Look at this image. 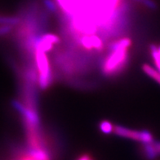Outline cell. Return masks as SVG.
<instances>
[{"instance_id": "6da1fadb", "label": "cell", "mask_w": 160, "mask_h": 160, "mask_svg": "<svg viewBox=\"0 0 160 160\" xmlns=\"http://www.w3.org/2000/svg\"><path fill=\"white\" fill-rule=\"evenodd\" d=\"M132 46L130 38L112 41L107 47V54L101 61V72L104 77L113 78L127 70L130 60L129 49Z\"/></svg>"}, {"instance_id": "7a4b0ae2", "label": "cell", "mask_w": 160, "mask_h": 160, "mask_svg": "<svg viewBox=\"0 0 160 160\" xmlns=\"http://www.w3.org/2000/svg\"><path fill=\"white\" fill-rule=\"evenodd\" d=\"M35 63L39 71V85L41 89L46 90L53 83V75L49 64L46 52L41 50H35Z\"/></svg>"}, {"instance_id": "3957f363", "label": "cell", "mask_w": 160, "mask_h": 160, "mask_svg": "<svg viewBox=\"0 0 160 160\" xmlns=\"http://www.w3.org/2000/svg\"><path fill=\"white\" fill-rule=\"evenodd\" d=\"M113 132L119 137L124 138H129L132 140L137 141L144 143H149L154 141L152 133L149 130H132L128 128H126L121 125H114L113 127Z\"/></svg>"}, {"instance_id": "277c9868", "label": "cell", "mask_w": 160, "mask_h": 160, "mask_svg": "<svg viewBox=\"0 0 160 160\" xmlns=\"http://www.w3.org/2000/svg\"><path fill=\"white\" fill-rule=\"evenodd\" d=\"M76 42L88 51H96V52H102L104 49L103 42L99 37L94 34H85L79 36L75 39Z\"/></svg>"}, {"instance_id": "5b68a950", "label": "cell", "mask_w": 160, "mask_h": 160, "mask_svg": "<svg viewBox=\"0 0 160 160\" xmlns=\"http://www.w3.org/2000/svg\"><path fill=\"white\" fill-rule=\"evenodd\" d=\"M143 151H144L146 158L150 160L154 159L159 155L153 142H149V143H144L143 144Z\"/></svg>"}, {"instance_id": "8992f818", "label": "cell", "mask_w": 160, "mask_h": 160, "mask_svg": "<svg viewBox=\"0 0 160 160\" xmlns=\"http://www.w3.org/2000/svg\"><path fill=\"white\" fill-rule=\"evenodd\" d=\"M142 70L146 75H148L152 79L157 81L158 84H160V72L158 70L157 71L156 69H154V68H152L149 64H146V63L142 65Z\"/></svg>"}, {"instance_id": "52a82bcc", "label": "cell", "mask_w": 160, "mask_h": 160, "mask_svg": "<svg viewBox=\"0 0 160 160\" xmlns=\"http://www.w3.org/2000/svg\"><path fill=\"white\" fill-rule=\"evenodd\" d=\"M150 55L152 56L154 64L160 72V46L157 47L155 44H151L150 46Z\"/></svg>"}, {"instance_id": "ba28073f", "label": "cell", "mask_w": 160, "mask_h": 160, "mask_svg": "<svg viewBox=\"0 0 160 160\" xmlns=\"http://www.w3.org/2000/svg\"><path fill=\"white\" fill-rule=\"evenodd\" d=\"M43 6L48 13L57 14L59 11V6L55 0H43Z\"/></svg>"}, {"instance_id": "9c48e42d", "label": "cell", "mask_w": 160, "mask_h": 160, "mask_svg": "<svg viewBox=\"0 0 160 160\" xmlns=\"http://www.w3.org/2000/svg\"><path fill=\"white\" fill-rule=\"evenodd\" d=\"M113 127L114 125L108 120H102L99 124V128L101 132L105 134H110L111 132H113Z\"/></svg>"}, {"instance_id": "30bf717a", "label": "cell", "mask_w": 160, "mask_h": 160, "mask_svg": "<svg viewBox=\"0 0 160 160\" xmlns=\"http://www.w3.org/2000/svg\"><path fill=\"white\" fill-rule=\"evenodd\" d=\"M132 1L141 4V5L152 11L157 10V8H158V5L154 0H132Z\"/></svg>"}, {"instance_id": "8fae6325", "label": "cell", "mask_w": 160, "mask_h": 160, "mask_svg": "<svg viewBox=\"0 0 160 160\" xmlns=\"http://www.w3.org/2000/svg\"><path fill=\"white\" fill-rule=\"evenodd\" d=\"M153 143H154L157 151H158V153L160 155V141H153Z\"/></svg>"}, {"instance_id": "7c38bea8", "label": "cell", "mask_w": 160, "mask_h": 160, "mask_svg": "<svg viewBox=\"0 0 160 160\" xmlns=\"http://www.w3.org/2000/svg\"><path fill=\"white\" fill-rule=\"evenodd\" d=\"M78 160H92L88 154H83Z\"/></svg>"}, {"instance_id": "4fadbf2b", "label": "cell", "mask_w": 160, "mask_h": 160, "mask_svg": "<svg viewBox=\"0 0 160 160\" xmlns=\"http://www.w3.org/2000/svg\"><path fill=\"white\" fill-rule=\"evenodd\" d=\"M13 160H21V159H13Z\"/></svg>"}]
</instances>
